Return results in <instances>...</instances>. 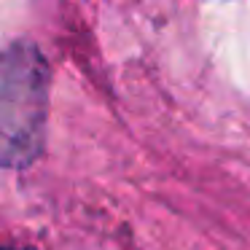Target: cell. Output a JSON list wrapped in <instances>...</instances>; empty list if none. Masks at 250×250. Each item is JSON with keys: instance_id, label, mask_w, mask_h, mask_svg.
Here are the masks:
<instances>
[{"instance_id": "obj_1", "label": "cell", "mask_w": 250, "mask_h": 250, "mask_svg": "<svg viewBox=\"0 0 250 250\" xmlns=\"http://www.w3.org/2000/svg\"><path fill=\"white\" fill-rule=\"evenodd\" d=\"M49 113V67L33 43L0 54V167H27L38 159Z\"/></svg>"}, {"instance_id": "obj_2", "label": "cell", "mask_w": 250, "mask_h": 250, "mask_svg": "<svg viewBox=\"0 0 250 250\" xmlns=\"http://www.w3.org/2000/svg\"><path fill=\"white\" fill-rule=\"evenodd\" d=\"M0 250H24V248H3V245H0Z\"/></svg>"}]
</instances>
